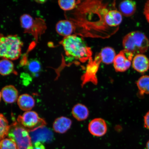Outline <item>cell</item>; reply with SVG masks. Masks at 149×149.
Returning <instances> with one entry per match:
<instances>
[{"label": "cell", "mask_w": 149, "mask_h": 149, "mask_svg": "<svg viewBox=\"0 0 149 149\" xmlns=\"http://www.w3.org/2000/svg\"><path fill=\"white\" fill-rule=\"evenodd\" d=\"M66 55L80 61L86 60L90 55V50L83 38L72 35L64 37L61 42Z\"/></svg>", "instance_id": "cell-1"}, {"label": "cell", "mask_w": 149, "mask_h": 149, "mask_svg": "<svg viewBox=\"0 0 149 149\" xmlns=\"http://www.w3.org/2000/svg\"><path fill=\"white\" fill-rule=\"evenodd\" d=\"M23 45L17 35L5 36L0 34V58L10 61L16 60L21 55Z\"/></svg>", "instance_id": "cell-2"}, {"label": "cell", "mask_w": 149, "mask_h": 149, "mask_svg": "<svg viewBox=\"0 0 149 149\" xmlns=\"http://www.w3.org/2000/svg\"><path fill=\"white\" fill-rule=\"evenodd\" d=\"M123 46L126 52L136 55L143 54L149 47V40L144 33L140 31H132L123 39Z\"/></svg>", "instance_id": "cell-3"}, {"label": "cell", "mask_w": 149, "mask_h": 149, "mask_svg": "<svg viewBox=\"0 0 149 149\" xmlns=\"http://www.w3.org/2000/svg\"><path fill=\"white\" fill-rule=\"evenodd\" d=\"M8 136L16 143L17 149H29L32 146L29 132L17 122L10 125Z\"/></svg>", "instance_id": "cell-4"}, {"label": "cell", "mask_w": 149, "mask_h": 149, "mask_svg": "<svg viewBox=\"0 0 149 149\" xmlns=\"http://www.w3.org/2000/svg\"><path fill=\"white\" fill-rule=\"evenodd\" d=\"M17 121L30 133L44 127L46 125V121L40 118L36 112L31 111H26L23 115L19 116Z\"/></svg>", "instance_id": "cell-5"}, {"label": "cell", "mask_w": 149, "mask_h": 149, "mask_svg": "<svg viewBox=\"0 0 149 149\" xmlns=\"http://www.w3.org/2000/svg\"><path fill=\"white\" fill-rule=\"evenodd\" d=\"M134 55L124 49L116 55L113 61V67L116 72L126 71L131 66Z\"/></svg>", "instance_id": "cell-6"}, {"label": "cell", "mask_w": 149, "mask_h": 149, "mask_svg": "<svg viewBox=\"0 0 149 149\" xmlns=\"http://www.w3.org/2000/svg\"><path fill=\"white\" fill-rule=\"evenodd\" d=\"M88 129L92 135L96 137H102L107 133V126L103 119L96 118L93 119L89 123Z\"/></svg>", "instance_id": "cell-7"}, {"label": "cell", "mask_w": 149, "mask_h": 149, "mask_svg": "<svg viewBox=\"0 0 149 149\" xmlns=\"http://www.w3.org/2000/svg\"><path fill=\"white\" fill-rule=\"evenodd\" d=\"M134 69L140 73L148 71L149 69V60L143 54H139L134 57L132 62Z\"/></svg>", "instance_id": "cell-8"}, {"label": "cell", "mask_w": 149, "mask_h": 149, "mask_svg": "<svg viewBox=\"0 0 149 149\" xmlns=\"http://www.w3.org/2000/svg\"><path fill=\"white\" fill-rule=\"evenodd\" d=\"M31 133V140L34 143L50 142L53 138V133L45 126Z\"/></svg>", "instance_id": "cell-9"}, {"label": "cell", "mask_w": 149, "mask_h": 149, "mask_svg": "<svg viewBox=\"0 0 149 149\" xmlns=\"http://www.w3.org/2000/svg\"><path fill=\"white\" fill-rule=\"evenodd\" d=\"M1 94L3 100L7 103L15 102L19 97L17 89L12 85H7L3 87L2 89Z\"/></svg>", "instance_id": "cell-10"}, {"label": "cell", "mask_w": 149, "mask_h": 149, "mask_svg": "<svg viewBox=\"0 0 149 149\" xmlns=\"http://www.w3.org/2000/svg\"><path fill=\"white\" fill-rule=\"evenodd\" d=\"M72 124V120L64 116L56 119L53 124V128L56 133L64 134L69 130Z\"/></svg>", "instance_id": "cell-11"}, {"label": "cell", "mask_w": 149, "mask_h": 149, "mask_svg": "<svg viewBox=\"0 0 149 149\" xmlns=\"http://www.w3.org/2000/svg\"><path fill=\"white\" fill-rule=\"evenodd\" d=\"M55 28L57 33L64 37L72 35L74 30L72 22L67 20H61L58 22Z\"/></svg>", "instance_id": "cell-12"}, {"label": "cell", "mask_w": 149, "mask_h": 149, "mask_svg": "<svg viewBox=\"0 0 149 149\" xmlns=\"http://www.w3.org/2000/svg\"><path fill=\"white\" fill-rule=\"evenodd\" d=\"M104 19L105 23L109 26L116 27L122 23V15L116 10H110L106 14Z\"/></svg>", "instance_id": "cell-13"}, {"label": "cell", "mask_w": 149, "mask_h": 149, "mask_svg": "<svg viewBox=\"0 0 149 149\" xmlns=\"http://www.w3.org/2000/svg\"><path fill=\"white\" fill-rule=\"evenodd\" d=\"M136 5L135 1L125 0L121 2L119 5V10L122 15L128 17L131 16L136 12Z\"/></svg>", "instance_id": "cell-14"}, {"label": "cell", "mask_w": 149, "mask_h": 149, "mask_svg": "<svg viewBox=\"0 0 149 149\" xmlns=\"http://www.w3.org/2000/svg\"><path fill=\"white\" fill-rule=\"evenodd\" d=\"M17 104L22 110L26 111H30L35 107V100L30 95L23 94L19 97Z\"/></svg>", "instance_id": "cell-15"}, {"label": "cell", "mask_w": 149, "mask_h": 149, "mask_svg": "<svg viewBox=\"0 0 149 149\" xmlns=\"http://www.w3.org/2000/svg\"><path fill=\"white\" fill-rule=\"evenodd\" d=\"M89 110L85 105L81 104H76L72 109V116L79 121L84 120L89 116Z\"/></svg>", "instance_id": "cell-16"}, {"label": "cell", "mask_w": 149, "mask_h": 149, "mask_svg": "<svg viewBox=\"0 0 149 149\" xmlns=\"http://www.w3.org/2000/svg\"><path fill=\"white\" fill-rule=\"evenodd\" d=\"M116 55L115 50L109 47L103 48L100 53V57L102 62L106 64H112Z\"/></svg>", "instance_id": "cell-17"}, {"label": "cell", "mask_w": 149, "mask_h": 149, "mask_svg": "<svg viewBox=\"0 0 149 149\" xmlns=\"http://www.w3.org/2000/svg\"><path fill=\"white\" fill-rule=\"evenodd\" d=\"M139 95L141 96L149 94V76L144 75L139 78L136 82Z\"/></svg>", "instance_id": "cell-18"}, {"label": "cell", "mask_w": 149, "mask_h": 149, "mask_svg": "<svg viewBox=\"0 0 149 149\" xmlns=\"http://www.w3.org/2000/svg\"><path fill=\"white\" fill-rule=\"evenodd\" d=\"M15 72L14 65L12 61L6 59L0 60V74L7 76Z\"/></svg>", "instance_id": "cell-19"}, {"label": "cell", "mask_w": 149, "mask_h": 149, "mask_svg": "<svg viewBox=\"0 0 149 149\" xmlns=\"http://www.w3.org/2000/svg\"><path fill=\"white\" fill-rule=\"evenodd\" d=\"M26 69L33 76L39 74L42 70V65L40 61L36 59H31L28 61L26 65Z\"/></svg>", "instance_id": "cell-20"}, {"label": "cell", "mask_w": 149, "mask_h": 149, "mask_svg": "<svg viewBox=\"0 0 149 149\" xmlns=\"http://www.w3.org/2000/svg\"><path fill=\"white\" fill-rule=\"evenodd\" d=\"M20 25L25 31H30L34 26L35 23L34 19L30 15L24 14L20 18Z\"/></svg>", "instance_id": "cell-21"}, {"label": "cell", "mask_w": 149, "mask_h": 149, "mask_svg": "<svg viewBox=\"0 0 149 149\" xmlns=\"http://www.w3.org/2000/svg\"><path fill=\"white\" fill-rule=\"evenodd\" d=\"M9 128L10 125L6 117L0 113V141L8 136Z\"/></svg>", "instance_id": "cell-22"}, {"label": "cell", "mask_w": 149, "mask_h": 149, "mask_svg": "<svg viewBox=\"0 0 149 149\" xmlns=\"http://www.w3.org/2000/svg\"><path fill=\"white\" fill-rule=\"evenodd\" d=\"M78 1L74 0H60L58 1V4L63 10L68 11L75 8Z\"/></svg>", "instance_id": "cell-23"}, {"label": "cell", "mask_w": 149, "mask_h": 149, "mask_svg": "<svg viewBox=\"0 0 149 149\" xmlns=\"http://www.w3.org/2000/svg\"><path fill=\"white\" fill-rule=\"evenodd\" d=\"M0 149H17V146L12 139H4L0 141Z\"/></svg>", "instance_id": "cell-24"}, {"label": "cell", "mask_w": 149, "mask_h": 149, "mask_svg": "<svg viewBox=\"0 0 149 149\" xmlns=\"http://www.w3.org/2000/svg\"><path fill=\"white\" fill-rule=\"evenodd\" d=\"M144 14L147 21L149 23V1L145 3L144 9Z\"/></svg>", "instance_id": "cell-25"}, {"label": "cell", "mask_w": 149, "mask_h": 149, "mask_svg": "<svg viewBox=\"0 0 149 149\" xmlns=\"http://www.w3.org/2000/svg\"><path fill=\"white\" fill-rule=\"evenodd\" d=\"M29 149H45V148L41 142L37 141L34 143Z\"/></svg>", "instance_id": "cell-26"}, {"label": "cell", "mask_w": 149, "mask_h": 149, "mask_svg": "<svg viewBox=\"0 0 149 149\" xmlns=\"http://www.w3.org/2000/svg\"><path fill=\"white\" fill-rule=\"evenodd\" d=\"M144 126L145 127L149 130V111L144 116Z\"/></svg>", "instance_id": "cell-27"}, {"label": "cell", "mask_w": 149, "mask_h": 149, "mask_svg": "<svg viewBox=\"0 0 149 149\" xmlns=\"http://www.w3.org/2000/svg\"><path fill=\"white\" fill-rule=\"evenodd\" d=\"M37 2V3H44L46 1H36Z\"/></svg>", "instance_id": "cell-28"}, {"label": "cell", "mask_w": 149, "mask_h": 149, "mask_svg": "<svg viewBox=\"0 0 149 149\" xmlns=\"http://www.w3.org/2000/svg\"><path fill=\"white\" fill-rule=\"evenodd\" d=\"M146 148V149H149V141L147 143Z\"/></svg>", "instance_id": "cell-29"}, {"label": "cell", "mask_w": 149, "mask_h": 149, "mask_svg": "<svg viewBox=\"0 0 149 149\" xmlns=\"http://www.w3.org/2000/svg\"><path fill=\"white\" fill-rule=\"evenodd\" d=\"M1 97H1V92H0V101H1Z\"/></svg>", "instance_id": "cell-30"}]
</instances>
